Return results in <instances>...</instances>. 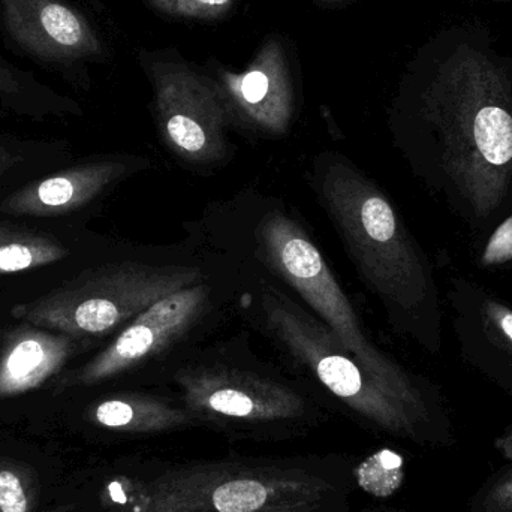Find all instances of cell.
Listing matches in <instances>:
<instances>
[{"label":"cell","instance_id":"6da1fadb","mask_svg":"<svg viewBox=\"0 0 512 512\" xmlns=\"http://www.w3.org/2000/svg\"><path fill=\"white\" fill-rule=\"evenodd\" d=\"M409 170L451 215L489 230L512 210V78L487 51L460 45L394 116Z\"/></svg>","mask_w":512,"mask_h":512},{"label":"cell","instance_id":"7a4b0ae2","mask_svg":"<svg viewBox=\"0 0 512 512\" xmlns=\"http://www.w3.org/2000/svg\"><path fill=\"white\" fill-rule=\"evenodd\" d=\"M207 248L261 268L306 304L342 340L355 360L391 390L427 405H442L438 387L382 351L328 267L300 215L280 197L254 188L204 209L186 222Z\"/></svg>","mask_w":512,"mask_h":512},{"label":"cell","instance_id":"3957f363","mask_svg":"<svg viewBox=\"0 0 512 512\" xmlns=\"http://www.w3.org/2000/svg\"><path fill=\"white\" fill-rule=\"evenodd\" d=\"M231 259L239 271L237 315L279 351L289 372L306 382L331 411L337 409L369 432L414 444L444 438V406L409 399L373 378L291 291L251 262Z\"/></svg>","mask_w":512,"mask_h":512},{"label":"cell","instance_id":"277c9868","mask_svg":"<svg viewBox=\"0 0 512 512\" xmlns=\"http://www.w3.org/2000/svg\"><path fill=\"white\" fill-rule=\"evenodd\" d=\"M310 186L391 328L427 354H441L445 310L435 270L391 198L331 150L313 159Z\"/></svg>","mask_w":512,"mask_h":512},{"label":"cell","instance_id":"5b68a950","mask_svg":"<svg viewBox=\"0 0 512 512\" xmlns=\"http://www.w3.org/2000/svg\"><path fill=\"white\" fill-rule=\"evenodd\" d=\"M168 387L200 429L230 441H292L331 415L306 382L256 354L248 331L198 346L176 367Z\"/></svg>","mask_w":512,"mask_h":512},{"label":"cell","instance_id":"8992f818","mask_svg":"<svg viewBox=\"0 0 512 512\" xmlns=\"http://www.w3.org/2000/svg\"><path fill=\"white\" fill-rule=\"evenodd\" d=\"M355 475L339 454L155 459L147 512H351Z\"/></svg>","mask_w":512,"mask_h":512},{"label":"cell","instance_id":"52a82bcc","mask_svg":"<svg viewBox=\"0 0 512 512\" xmlns=\"http://www.w3.org/2000/svg\"><path fill=\"white\" fill-rule=\"evenodd\" d=\"M225 262L227 256L188 233L176 245L146 246L140 254L86 268L59 288L17 304L12 316L93 342L122 330L159 300L212 276Z\"/></svg>","mask_w":512,"mask_h":512},{"label":"cell","instance_id":"ba28073f","mask_svg":"<svg viewBox=\"0 0 512 512\" xmlns=\"http://www.w3.org/2000/svg\"><path fill=\"white\" fill-rule=\"evenodd\" d=\"M227 256V255H225ZM239 271L227 256L215 274L144 310L84 366L57 376L56 393L120 379L168 387L176 367L237 313Z\"/></svg>","mask_w":512,"mask_h":512},{"label":"cell","instance_id":"9c48e42d","mask_svg":"<svg viewBox=\"0 0 512 512\" xmlns=\"http://www.w3.org/2000/svg\"><path fill=\"white\" fill-rule=\"evenodd\" d=\"M0 38L15 56L77 89L89 84L87 65L105 53L74 0H0Z\"/></svg>","mask_w":512,"mask_h":512},{"label":"cell","instance_id":"30bf717a","mask_svg":"<svg viewBox=\"0 0 512 512\" xmlns=\"http://www.w3.org/2000/svg\"><path fill=\"white\" fill-rule=\"evenodd\" d=\"M159 138L171 155L194 170H215L233 158L224 96L186 69L158 72L155 80Z\"/></svg>","mask_w":512,"mask_h":512},{"label":"cell","instance_id":"8fae6325","mask_svg":"<svg viewBox=\"0 0 512 512\" xmlns=\"http://www.w3.org/2000/svg\"><path fill=\"white\" fill-rule=\"evenodd\" d=\"M445 298L460 357L512 391V304L463 276L448 280Z\"/></svg>","mask_w":512,"mask_h":512},{"label":"cell","instance_id":"7c38bea8","mask_svg":"<svg viewBox=\"0 0 512 512\" xmlns=\"http://www.w3.org/2000/svg\"><path fill=\"white\" fill-rule=\"evenodd\" d=\"M150 165L149 158L135 155L105 156L84 162L23 186L3 200L0 210L6 215L35 218L68 215Z\"/></svg>","mask_w":512,"mask_h":512},{"label":"cell","instance_id":"4fadbf2b","mask_svg":"<svg viewBox=\"0 0 512 512\" xmlns=\"http://www.w3.org/2000/svg\"><path fill=\"white\" fill-rule=\"evenodd\" d=\"M84 420L93 429L129 441H156L200 429L197 420L173 391H114L87 406Z\"/></svg>","mask_w":512,"mask_h":512},{"label":"cell","instance_id":"5bb4252c","mask_svg":"<svg viewBox=\"0 0 512 512\" xmlns=\"http://www.w3.org/2000/svg\"><path fill=\"white\" fill-rule=\"evenodd\" d=\"M90 343L35 325L18 327L9 333L0 351V399L38 390Z\"/></svg>","mask_w":512,"mask_h":512},{"label":"cell","instance_id":"9a60e30c","mask_svg":"<svg viewBox=\"0 0 512 512\" xmlns=\"http://www.w3.org/2000/svg\"><path fill=\"white\" fill-rule=\"evenodd\" d=\"M246 74L228 80V116L237 114L240 122L267 137L288 132L294 114V96L285 68L273 54H265ZM231 122V120H230Z\"/></svg>","mask_w":512,"mask_h":512},{"label":"cell","instance_id":"2e32d148","mask_svg":"<svg viewBox=\"0 0 512 512\" xmlns=\"http://www.w3.org/2000/svg\"><path fill=\"white\" fill-rule=\"evenodd\" d=\"M0 114L45 120L78 116L80 105L0 53Z\"/></svg>","mask_w":512,"mask_h":512},{"label":"cell","instance_id":"e0dca14e","mask_svg":"<svg viewBox=\"0 0 512 512\" xmlns=\"http://www.w3.org/2000/svg\"><path fill=\"white\" fill-rule=\"evenodd\" d=\"M155 460L135 462L102 480L92 512H147V481Z\"/></svg>","mask_w":512,"mask_h":512},{"label":"cell","instance_id":"ac0fdd59","mask_svg":"<svg viewBox=\"0 0 512 512\" xmlns=\"http://www.w3.org/2000/svg\"><path fill=\"white\" fill-rule=\"evenodd\" d=\"M69 252L51 237L27 234L0 245V274L20 273L66 258Z\"/></svg>","mask_w":512,"mask_h":512},{"label":"cell","instance_id":"d6986e66","mask_svg":"<svg viewBox=\"0 0 512 512\" xmlns=\"http://www.w3.org/2000/svg\"><path fill=\"white\" fill-rule=\"evenodd\" d=\"M41 484L35 469L0 459V512H38Z\"/></svg>","mask_w":512,"mask_h":512},{"label":"cell","instance_id":"ffe728a7","mask_svg":"<svg viewBox=\"0 0 512 512\" xmlns=\"http://www.w3.org/2000/svg\"><path fill=\"white\" fill-rule=\"evenodd\" d=\"M477 264L487 271L512 267V210L492 225L478 248Z\"/></svg>","mask_w":512,"mask_h":512},{"label":"cell","instance_id":"44dd1931","mask_svg":"<svg viewBox=\"0 0 512 512\" xmlns=\"http://www.w3.org/2000/svg\"><path fill=\"white\" fill-rule=\"evenodd\" d=\"M165 14L180 17L218 18L227 14L233 0H150Z\"/></svg>","mask_w":512,"mask_h":512},{"label":"cell","instance_id":"7402d4cb","mask_svg":"<svg viewBox=\"0 0 512 512\" xmlns=\"http://www.w3.org/2000/svg\"><path fill=\"white\" fill-rule=\"evenodd\" d=\"M483 512H512V465L501 472L481 498Z\"/></svg>","mask_w":512,"mask_h":512},{"label":"cell","instance_id":"603a6c76","mask_svg":"<svg viewBox=\"0 0 512 512\" xmlns=\"http://www.w3.org/2000/svg\"><path fill=\"white\" fill-rule=\"evenodd\" d=\"M20 162V156L9 150L8 147L0 146V177L5 176L9 170Z\"/></svg>","mask_w":512,"mask_h":512},{"label":"cell","instance_id":"cb8c5ba5","mask_svg":"<svg viewBox=\"0 0 512 512\" xmlns=\"http://www.w3.org/2000/svg\"><path fill=\"white\" fill-rule=\"evenodd\" d=\"M27 231L15 230V228L0 227V245L2 243L11 242V240L20 239L27 236Z\"/></svg>","mask_w":512,"mask_h":512},{"label":"cell","instance_id":"d4e9b609","mask_svg":"<svg viewBox=\"0 0 512 512\" xmlns=\"http://www.w3.org/2000/svg\"><path fill=\"white\" fill-rule=\"evenodd\" d=\"M75 511V505H62V507H54L51 508V510L44 511V512H74Z\"/></svg>","mask_w":512,"mask_h":512},{"label":"cell","instance_id":"484cf974","mask_svg":"<svg viewBox=\"0 0 512 512\" xmlns=\"http://www.w3.org/2000/svg\"><path fill=\"white\" fill-rule=\"evenodd\" d=\"M360 512H400V511L391 510V508H385V507H372V508H366V510H361Z\"/></svg>","mask_w":512,"mask_h":512}]
</instances>
